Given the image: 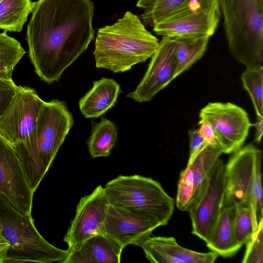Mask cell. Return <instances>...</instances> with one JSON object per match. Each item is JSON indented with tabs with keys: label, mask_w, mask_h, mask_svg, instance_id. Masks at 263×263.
<instances>
[{
	"label": "cell",
	"mask_w": 263,
	"mask_h": 263,
	"mask_svg": "<svg viewBox=\"0 0 263 263\" xmlns=\"http://www.w3.org/2000/svg\"><path fill=\"white\" fill-rule=\"evenodd\" d=\"M171 37L175 45L177 77L188 70L206 51L210 36L205 34H187Z\"/></svg>",
	"instance_id": "cell-21"
},
{
	"label": "cell",
	"mask_w": 263,
	"mask_h": 263,
	"mask_svg": "<svg viewBox=\"0 0 263 263\" xmlns=\"http://www.w3.org/2000/svg\"><path fill=\"white\" fill-rule=\"evenodd\" d=\"M73 122L65 101H44L36 120V135L12 145L32 192L51 165Z\"/></svg>",
	"instance_id": "cell-2"
},
{
	"label": "cell",
	"mask_w": 263,
	"mask_h": 263,
	"mask_svg": "<svg viewBox=\"0 0 263 263\" xmlns=\"http://www.w3.org/2000/svg\"><path fill=\"white\" fill-rule=\"evenodd\" d=\"M110 204L140 212L166 225L174 211L175 202L161 184L139 175H119L104 187Z\"/></svg>",
	"instance_id": "cell-6"
},
{
	"label": "cell",
	"mask_w": 263,
	"mask_h": 263,
	"mask_svg": "<svg viewBox=\"0 0 263 263\" xmlns=\"http://www.w3.org/2000/svg\"><path fill=\"white\" fill-rule=\"evenodd\" d=\"M0 193L20 213L31 214L33 192L12 145L0 136Z\"/></svg>",
	"instance_id": "cell-13"
},
{
	"label": "cell",
	"mask_w": 263,
	"mask_h": 263,
	"mask_svg": "<svg viewBox=\"0 0 263 263\" xmlns=\"http://www.w3.org/2000/svg\"><path fill=\"white\" fill-rule=\"evenodd\" d=\"M199 124V133L207 145L220 150L214 132L211 125L206 121L201 119L200 120Z\"/></svg>",
	"instance_id": "cell-32"
},
{
	"label": "cell",
	"mask_w": 263,
	"mask_h": 263,
	"mask_svg": "<svg viewBox=\"0 0 263 263\" xmlns=\"http://www.w3.org/2000/svg\"><path fill=\"white\" fill-rule=\"evenodd\" d=\"M122 92L114 79L103 77L93 82V86L79 100V106L85 118H98L116 104Z\"/></svg>",
	"instance_id": "cell-19"
},
{
	"label": "cell",
	"mask_w": 263,
	"mask_h": 263,
	"mask_svg": "<svg viewBox=\"0 0 263 263\" xmlns=\"http://www.w3.org/2000/svg\"><path fill=\"white\" fill-rule=\"evenodd\" d=\"M261 158L262 154L256 160L252 180L244 203L248 206L251 212L254 233L257 229L260 219L263 218Z\"/></svg>",
	"instance_id": "cell-25"
},
{
	"label": "cell",
	"mask_w": 263,
	"mask_h": 263,
	"mask_svg": "<svg viewBox=\"0 0 263 263\" xmlns=\"http://www.w3.org/2000/svg\"><path fill=\"white\" fill-rule=\"evenodd\" d=\"M31 0H3L0 2V29L20 32L31 13Z\"/></svg>",
	"instance_id": "cell-23"
},
{
	"label": "cell",
	"mask_w": 263,
	"mask_h": 263,
	"mask_svg": "<svg viewBox=\"0 0 263 263\" xmlns=\"http://www.w3.org/2000/svg\"><path fill=\"white\" fill-rule=\"evenodd\" d=\"M231 54L246 67L263 62L262 0H218Z\"/></svg>",
	"instance_id": "cell-4"
},
{
	"label": "cell",
	"mask_w": 263,
	"mask_h": 263,
	"mask_svg": "<svg viewBox=\"0 0 263 263\" xmlns=\"http://www.w3.org/2000/svg\"><path fill=\"white\" fill-rule=\"evenodd\" d=\"M190 140V156L187 164L192 163L197 155L206 146V143L201 136L199 129L191 130L189 132Z\"/></svg>",
	"instance_id": "cell-31"
},
{
	"label": "cell",
	"mask_w": 263,
	"mask_h": 263,
	"mask_svg": "<svg viewBox=\"0 0 263 263\" xmlns=\"http://www.w3.org/2000/svg\"><path fill=\"white\" fill-rule=\"evenodd\" d=\"M226 188L225 168L219 158L209 175L207 185L195 205L190 210L192 233L206 242L221 211Z\"/></svg>",
	"instance_id": "cell-10"
},
{
	"label": "cell",
	"mask_w": 263,
	"mask_h": 263,
	"mask_svg": "<svg viewBox=\"0 0 263 263\" xmlns=\"http://www.w3.org/2000/svg\"><path fill=\"white\" fill-rule=\"evenodd\" d=\"M0 230L10 244L7 262L63 263L69 254L46 241L31 214L20 213L1 193Z\"/></svg>",
	"instance_id": "cell-5"
},
{
	"label": "cell",
	"mask_w": 263,
	"mask_h": 263,
	"mask_svg": "<svg viewBox=\"0 0 263 263\" xmlns=\"http://www.w3.org/2000/svg\"><path fill=\"white\" fill-rule=\"evenodd\" d=\"M161 224L140 212L109 204L102 228L104 234L123 249L138 244Z\"/></svg>",
	"instance_id": "cell-11"
},
{
	"label": "cell",
	"mask_w": 263,
	"mask_h": 263,
	"mask_svg": "<svg viewBox=\"0 0 263 263\" xmlns=\"http://www.w3.org/2000/svg\"><path fill=\"white\" fill-rule=\"evenodd\" d=\"M90 0H38L27 25L28 56L40 79L59 81L94 39Z\"/></svg>",
	"instance_id": "cell-1"
},
{
	"label": "cell",
	"mask_w": 263,
	"mask_h": 263,
	"mask_svg": "<svg viewBox=\"0 0 263 263\" xmlns=\"http://www.w3.org/2000/svg\"><path fill=\"white\" fill-rule=\"evenodd\" d=\"M220 16L219 3L203 9H175L156 22L153 30L166 37L195 34L211 36L217 29Z\"/></svg>",
	"instance_id": "cell-14"
},
{
	"label": "cell",
	"mask_w": 263,
	"mask_h": 263,
	"mask_svg": "<svg viewBox=\"0 0 263 263\" xmlns=\"http://www.w3.org/2000/svg\"><path fill=\"white\" fill-rule=\"evenodd\" d=\"M159 42L137 15L127 11L114 24L99 29L93 52L96 66L115 73L129 70L151 58Z\"/></svg>",
	"instance_id": "cell-3"
},
{
	"label": "cell",
	"mask_w": 263,
	"mask_h": 263,
	"mask_svg": "<svg viewBox=\"0 0 263 263\" xmlns=\"http://www.w3.org/2000/svg\"><path fill=\"white\" fill-rule=\"evenodd\" d=\"M123 249L112 239L99 234L69 252L63 263H119Z\"/></svg>",
	"instance_id": "cell-18"
},
{
	"label": "cell",
	"mask_w": 263,
	"mask_h": 263,
	"mask_svg": "<svg viewBox=\"0 0 263 263\" xmlns=\"http://www.w3.org/2000/svg\"><path fill=\"white\" fill-rule=\"evenodd\" d=\"M90 135L86 144L92 158L110 155L118 139L117 128L114 122L101 118L98 123L92 122Z\"/></svg>",
	"instance_id": "cell-22"
},
{
	"label": "cell",
	"mask_w": 263,
	"mask_h": 263,
	"mask_svg": "<svg viewBox=\"0 0 263 263\" xmlns=\"http://www.w3.org/2000/svg\"><path fill=\"white\" fill-rule=\"evenodd\" d=\"M184 0H138L137 6L144 9L139 18L147 25L153 26L159 20L173 10Z\"/></svg>",
	"instance_id": "cell-27"
},
{
	"label": "cell",
	"mask_w": 263,
	"mask_h": 263,
	"mask_svg": "<svg viewBox=\"0 0 263 263\" xmlns=\"http://www.w3.org/2000/svg\"><path fill=\"white\" fill-rule=\"evenodd\" d=\"M263 118L256 117V121L254 126L255 127V142L259 143L261 140L262 134Z\"/></svg>",
	"instance_id": "cell-34"
},
{
	"label": "cell",
	"mask_w": 263,
	"mask_h": 263,
	"mask_svg": "<svg viewBox=\"0 0 263 263\" xmlns=\"http://www.w3.org/2000/svg\"><path fill=\"white\" fill-rule=\"evenodd\" d=\"M2 1H3V0H0V2H1Z\"/></svg>",
	"instance_id": "cell-35"
},
{
	"label": "cell",
	"mask_w": 263,
	"mask_h": 263,
	"mask_svg": "<svg viewBox=\"0 0 263 263\" xmlns=\"http://www.w3.org/2000/svg\"><path fill=\"white\" fill-rule=\"evenodd\" d=\"M146 258L156 263H213L218 255L214 252H199L180 246L173 237L146 238L138 245Z\"/></svg>",
	"instance_id": "cell-17"
},
{
	"label": "cell",
	"mask_w": 263,
	"mask_h": 263,
	"mask_svg": "<svg viewBox=\"0 0 263 263\" xmlns=\"http://www.w3.org/2000/svg\"><path fill=\"white\" fill-rule=\"evenodd\" d=\"M262 219H260L257 229L246 243V251L241 261L242 263L263 262Z\"/></svg>",
	"instance_id": "cell-29"
},
{
	"label": "cell",
	"mask_w": 263,
	"mask_h": 263,
	"mask_svg": "<svg viewBox=\"0 0 263 263\" xmlns=\"http://www.w3.org/2000/svg\"><path fill=\"white\" fill-rule=\"evenodd\" d=\"M10 248V244L6 239L0 230V263L7 262L8 253Z\"/></svg>",
	"instance_id": "cell-33"
},
{
	"label": "cell",
	"mask_w": 263,
	"mask_h": 263,
	"mask_svg": "<svg viewBox=\"0 0 263 263\" xmlns=\"http://www.w3.org/2000/svg\"><path fill=\"white\" fill-rule=\"evenodd\" d=\"M222 154L217 148L206 146L180 174L176 203L181 211L189 212L203 194L211 171Z\"/></svg>",
	"instance_id": "cell-15"
},
{
	"label": "cell",
	"mask_w": 263,
	"mask_h": 263,
	"mask_svg": "<svg viewBox=\"0 0 263 263\" xmlns=\"http://www.w3.org/2000/svg\"><path fill=\"white\" fill-rule=\"evenodd\" d=\"M261 154V151L250 143L234 152L224 164L226 188L222 206L237 207L245 203L256 160Z\"/></svg>",
	"instance_id": "cell-16"
},
{
	"label": "cell",
	"mask_w": 263,
	"mask_h": 263,
	"mask_svg": "<svg viewBox=\"0 0 263 263\" xmlns=\"http://www.w3.org/2000/svg\"><path fill=\"white\" fill-rule=\"evenodd\" d=\"M243 88L252 100L257 117L263 118V67H247L241 74Z\"/></svg>",
	"instance_id": "cell-26"
},
{
	"label": "cell",
	"mask_w": 263,
	"mask_h": 263,
	"mask_svg": "<svg viewBox=\"0 0 263 263\" xmlns=\"http://www.w3.org/2000/svg\"><path fill=\"white\" fill-rule=\"evenodd\" d=\"M26 52L20 43L6 31L0 33L1 79L12 80L13 71Z\"/></svg>",
	"instance_id": "cell-24"
},
{
	"label": "cell",
	"mask_w": 263,
	"mask_h": 263,
	"mask_svg": "<svg viewBox=\"0 0 263 263\" xmlns=\"http://www.w3.org/2000/svg\"><path fill=\"white\" fill-rule=\"evenodd\" d=\"M200 119L212 127L222 154L233 153L242 147L254 125L247 112L230 102H210L202 108Z\"/></svg>",
	"instance_id": "cell-7"
},
{
	"label": "cell",
	"mask_w": 263,
	"mask_h": 263,
	"mask_svg": "<svg viewBox=\"0 0 263 263\" xmlns=\"http://www.w3.org/2000/svg\"><path fill=\"white\" fill-rule=\"evenodd\" d=\"M236 207L222 206L209 240L207 247L223 257H231L241 248L234 231Z\"/></svg>",
	"instance_id": "cell-20"
},
{
	"label": "cell",
	"mask_w": 263,
	"mask_h": 263,
	"mask_svg": "<svg viewBox=\"0 0 263 263\" xmlns=\"http://www.w3.org/2000/svg\"><path fill=\"white\" fill-rule=\"evenodd\" d=\"M175 45L170 37L163 36L151 57L143 78L136 89L126 97L139 103L150 101L177 78Z\"/></svg>",
	"instance_id": "cell-12"
},
{
	"label": "cell",
	"mask_w": 263,
	"mask_h": 263,
	"mask_svg": "<svg viewBox=\"0 0 263 263\" xmlns=\"http://www.w3.org/2000/svg\"><path fill=\"white\" fill-rule=\"evenodd\" d=\"M17 88V85L13 80L0 79V116L12 99Z\"/></svg>",
	"instance_id": "cell-30"
},
{
	"label": "cell",
	"mask_w": 263,
	"mask_h": 263,
	"mask_svg": "<svg viewBox=\"0 0 263 263\" xmlns=\"http://www.w3.org/2000/svg\"><path fill=\"white\" fill-rule=\"evenodd\" d=\"M44 101L34 89L17 85L15 94L0 116V136L12 145L35 134Z\"/></svg>",
	"instance_id": "cell-8"
},
{
	"label": "cell",
	"mask_w": 263,
	"mask_h": 263,
	"mask_svg": "<svg viewBox=\"0 0 263 263\" xmlns=\"http://www.w3.org/2000/svg\"><path fill=\"white\" fill-rule=\"evenodd\" d=\"M234 231L237 241L242 246L254 233L251 212L246 203L236 207Z\"/></svg>",
	"instance_id": "cell-28"
},
{
	"label": "cell",
	"mask_w": 263,
	"mask_h": 263,
	"mask_svg": "<svg viewBox=\"0 0 263 263\" xmlns=\"http://www.w3.org/2000/svg\"><path fill=\"white\" fill-rule=\"evenodd\" d=\"M109 203L104 187L99 185L91 193L81 198L76 214L63 240L72 251L92 236L102 234V228Z\"/></svg>",
	"instance_id": "cell-9"
}]
</instances>
